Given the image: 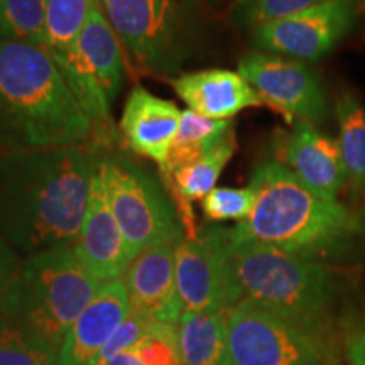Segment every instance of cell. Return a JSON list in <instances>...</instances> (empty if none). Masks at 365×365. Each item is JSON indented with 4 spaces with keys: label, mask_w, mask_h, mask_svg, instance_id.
Returning a JSON list of instances; mask_svg holds the SVG:
<instances>
[{
    "label": "cell",
    "mask_w": 365,
    "mask_h": 365,
    "mask_svg": "<svg viewBox=\"0 0 365 365\" xmlns=\"http://www.w3.org/2000/svg\"><path fill=\"white\" fill-rule=\"evenodd\" d=\"M97 159L85 148L0 156V235L17 254L73 247L90 203Z\"/></svg>",
    "instance_id": "obj_1"
},
{
    "label": "cell",
    "mask_w": 365,
    "mask_h": 365,
    "mask_svg": "<svg viewBox=\"0 0 365 365\" xmlns=\"http://www.w3.org/2000/svg\"><path fill=\"white\" fill-rule=\"evenodd\" d=\"M90 140V120L48 49L0 39V156Z\"/></svg>",
    "instance_id": "obj_2"
},
{
    "label": "cell",
    "mask_w": 365,
    "mask_h": 365,
    "mask_svg": "<svg viewBox=\"0 0 365 365\" xmlns=\"http://www.w3.org/2000/svg\"><path fill=\"white\" fill-rule=\"evenodd\" d=\"M255 191L250 215L228 228L234 240L257 242L317 259L349 244L359 217L335 196L309 188L279 161H266L249 182Z\"/></svg>",
    "instance_id": "obj_3"
},
{
    "label": "cell",
    "mask_w": 365,
    "mask_h": 365,
    "mask_svg": "<svg viewBox=\"0 0 365 365\" xmlns=\"http://www.w3.org/2000/svg\"><path fill=\"white\" fill-rule=\"evenodd\" d=\"M227 255L239 303L249 301L299 325L319 328L336 291L335 277L323 264L271 245L234 240L228 228Z\"/></svg>",
    "instance_id": "obj_4"
},
{
    "label": "cell",
    "mask_w": 365,
    "mask_h": 365,
    "mask_svg": "<svg viewBox=\"0 0 365 365\" xmlns=\"http://www.w3.org/2000/svg\"><path fill=\"white\" fill-rule=\"evenodd\" d=\"M103 284L90 276L73 247H54L21 262L2 312L53 349H61L68 330Z\"/></svg>",
    "instance_id": "obj_5"
},
{
    "label": "cell",
    "mask_w": 365,
    "mask_h": 365,
    "mask_svg": "<svg viewBox=\"0 0 365 365\" xmlns=\"http://www.w3.org/2000/svg\"><path fill=\"white\" fill-rule=\"evenodd\" d=\"M132 70L178 76L202 33L200 0H100Z\"/></svg>",
    "instance_id": "obj_6"
},
{
    "label": "cell",
    "mask_w": 365,
    "mask_h": 365,
    "mask_svg": "<svg viewBox=\"0 0 365 365\" xmlns=\"http://www.w3.org/2000/svg\"><path fill=\"white\" fill-rule=\"evenodd\" d=\"M93 129V140L115 139L112 103L124 83L125 58L115 31L97 0L70 54L53 58Z\"/></svg>",
    "instance_id": "obj_7"
},
{
    "label": "cell",
    "mask_w": 365,
    "mask_h": 365,
    "mask_svg": "<svg viewBox=\"0 0 365 365\" xmlns=\"http://www.w3.org/2000/svg\"><path fill=\"white\" fill-rule=\"evenodd\" d=\"M97 171L132 257L154 245L182 240L176 205L150 173L124 158L103 156L97 159Z\"/></svg>",
    "instance_id": "obj_8"
},
{
    "label": "cell",
    "mask_w": 365,
    "mask_h": 365,
    "mask_svg": "<svg viewBox=\"0 0 365 365\" xmlns=\"http://www.w3.org/2000/svg\"><path fill=\"white\" fill-rule=\"evenodd\" d=\"M230 365H331L319 328L240 301L227 309Z\"/></svg>",
    "instance_id": "obj_9"
},
{
    "label": "cell",
    "mask_w": 365,
    "mask_h": 365,
    "mask_svg": "<svg viewBox=\"0 0 365 365\" xmlns=\"http://www.w3.org/2000/svg\"><path fill=\"white\" fill-rule=\"evenodd\" d=\"M176 287L182 312H227L239 303L227 255V228L207 227L176 247Z\"/></svg>",
    "instance_id": "obj_10"
},
{
    "label": "cell",
    "mask_w": 365,
    "mask_h": 365,
    "mask_svg": "<svg viewBox=\"0 0 365 365\" xmlns=\"http://www.w3.org/2000/svg\"><path fill=\"white\" fill-rule=\"evenodd\" d=\"M237 71L261 95L266 107L279 112L289 124L304 120L319 125L328 118L325 88L304 61L252 51L240 59Z\"/></svg>",
    "instance_id": "obj_11"
},
{
    "label": "cell",
    "mask_w": 365,
    "mask_h": 365,
    "mask_svg": "<svg viewBox=\"0 0 365 365\" xmlns=\"http://www.w3.org/2000/svg\"><path fill=\"white\" fill-rule=\"evenodd\" d=\"M355 19V0H328L298 16L255 27L250 36L261 51L304 63L318 61L346 38Z\"/></svg>",
    "instance_id": "obj_12"
},
{
    "label": "cell",
    "mask_w": 365,
    "mask_h": 365,
    "mask_svg": "<svg viewBox=\"0 0 365 365\" xmlns=\"http://www.w3.org/2000/svg\"><path fill=\"white\" fill-rule=\"evenodd\" d=\"M73 252L85 271L98 282H113L124 277L134 261L120 227L113 217L102 178L95 168L90 203Z\"/></svg>",
    "instance_id": "obj_13"
},
{
    "label": "cell",
    "mask_w": 365,
    "mask_h": 365,
    "mask_svg": "<svg viewBox=\"0 0 365 365\" xmlns=\"http://www.w3.org/2000/svg\"><path fill=\"white\" fill-rule=\"evenodd\" d=\"M178 244L168 242L144 250L122 277L130 312L153 323L178 327L182 314L175 272Z\"/></svg>",
    "instance_id": "obj_14"
},
{
    "label": "cell",
    "mask_w": 365,
    "mask_h": 365,
    "mask_svg": "<svg viewBox=\"0 0 365 365\" xmlns=\"http://www.w3.org/2000/svg\"><path fill=\"white\" fill-rule=\"evenodd\" d=\"M181 110L170 100L159 98L144 86H134L125 100L118 129L130 150L166 168L180 130Z\"/></svg>",
    "instance_id": "obj_15"
},
{
    "label": "cell",
    "mask_w": 365,
    "mask_h": 365,
    "mask_svg": "<svg viewBox=\"0 0 365 365\" xmlns=\"http://www.w3.org/2000/svg\"><path fill=\"white\" fill-rule=\"evenodd\" d=\"M129 313L130 301L122 279L105 282L68 330L56 365H97L107 341Z\"/></svg>",
    "instance_id": "obj_16"
},
{
    "label": "cell",
    "mask_w": 365,
    "mask_h": 365,
    "mask_svg": "<svg viewBox=\"0 0 365 365\" xmlns=\"http://www.w3.org/2000/svg\"><path fill=\"white\" fill-rule=\"evenodd\" d=\"M281 164L309 188L339 198L346 186V173L339 140L323 134L317 125L294 120L281 139Z\"/></svg>",
    "instance_id": "obj_17"
},
{
    "label": "cell",
    "mask_w": 365,
    "mask_h": 365,
    "mask_svg": "<svg viewBox=\"0 0 365 365\" xmlns=\"http://www.w3.org/2000/svg\"><path fill=\"white\" fill-rule=\"evenodd\" d=\"M173 90L190 110L213 120H230L247 108L264 107V100L239 71L202 70L180 73Z\"/></svg>",
    "instance_id": "obj_18"
},
{
    "label": "cell",
    "mask_w": 365,
    "mask_h": 365,
    "mask_svg": "<svg viewBox=\"0 0 365 365\" xmlns=\"http://www.w3.org/2000/svg\"><path fill=\"white\" fill-rule=\"evenodd\" d=\"M237 149L235 132L232 130L225 139H222L215 148L210 149L203 158L195 161L190 166L181 168L173 175L168 193L175 202L178 213H180L185 237H195L198 228L195 225L193 202L203 200L210 191L217 188L218 178L222 171L230 163Z\"/></svg>",
    "instance_id": "obj_19"
},
{
    "label": "cell",
    "mask_w": 365,
    "mask_h": 365,
    "mask_svg": "<svg viewBox=\"0 0 365 365\" xmlns=\"http://www.w3.org/2000/svg\"><path fill=\"white\" fill-rule=\"evenodd\" d=\"M181 365H230L227 312H182L178 323Z\"/></svg>",
    "instance_id": "obj_20"
},
{
    "label": "cell",
    "mask_w": 365,
    "mask_h": 365,
    "mask_svg": "<svg viewBox=\"0 0 365 365\" xmlns=\"http://www.w3.org/2000/svg\"><path fill=\"white\" fill-rule=\"evenodd\" d=\"M234 130L230 120H213L193 110L181 113L180 130L173 143L170 159L166 168L161 171L163 185L170 188L173 175L181 168L190 166L200 158H203L210 149H213L222 139Z\"/></svg>",
    "instance_id": "obj_21"
},
{
    "label": "cell",
    "mask_w": 365,
    "mask_h": 365,
    "mask_svg": "<svg viewBox=\"0 0 365 365\" xmlns=\"http://www.w3.org/2000/svg\"><path fill=\"white\" fill-rule=\"evenodd\" d=\"M339 145L344 158L346 186L365 195V103L354 91H341L335 103Z\"/></svg>",
    "instance_id": "obj_22"
},
{
    "label": "cell",
    "mask_w": 365,
    "mask_h": 365,
    "mask_svg": "<svg viewBox=\"0 0 365 365\" xmlns=\"http://www.w3.org/2000/svg\"><path fill=\"white\" fill-rule=\"evenodd\" d=\"M97 0H48L44 48L53 58L73 51Z\"/></svg>",
    "instance_id": "obj_23"
},
{
    "label": "cell",
    "mask_w": 365,
    "mask_h": 365,
    "mask_svg": "<svg viewBox=\"0 0 365 365\" xmlns=\"http://www.w3.org/2000/svg\"><path fill=\"white\" fill-rule=\"evenodd\" d=\"M58 350L0 313V365H56Z\"/></svg>",
    "instance_id": "obj_24"
},
{
    "label": "cell",
    "mask_w": 365,
    "mask_h": 365,
    "mask_svg": "<svg viewBox=\"0 0 365 365\" xmlns=\"http://www.w3.org/2000/svg\"><path fill=\"white\" fill-rule=\"evenodd\" d=\"M48 0H0V39L44 46Z\"/></svg>",
    "instance_id": "obj_25"
},
{
    "label": "cell",
    "mask_w": 365,
    "mask_h": 365,
    "mask_svg": "<svg viewBox=\"0 0 365 365\" xmlns=\"http://www.w3.org/2000/svg\"><path fill=\"white\" fill-rule=\"evenodd\" d=\"M255 203V191L247 188H215L202 200L203 215L210 222L245 220L252 212Z\"/></svg>",
    "instance_id": "obj_26"
},
{
    "label": "cell",
    "mask_w": 365,
    "mask_h": 365,
    "mask_svg": "<svg viewBox=\"0 0 365 365\" xmlns=\"http://www.w3.org/2000/svg\"><path fill=\"white\" fill-rule=\"evenodd\" d=\"M145 365H181L178 327L150 323L149 330L132 349Z\"/></svg>",
    "instance_id": "obj_27"
},
{
    "label": "cell",
    "mask_w": 365,
    "mask_h": 365,
    "mask_svg": "<svg viewBox=\"0 0 365 365\" xmlns=\"http://www.w3.org/2000/svg\"><path fill=\"white\" fill-rule=\"evenodd\" d=\"M328 0H242L240 19L250 31L309 11Z\"/></svg>",
    "instance_id": "obj_28"
},
{
    "label": "cell",
    "mask_w": 365,
    "mask_h": 365,
    "mask_svg": "<svg viewBox=\"0 0 365 365\" xmlns=\"http://www.w3.org/2000/svg\"><path fill=\"white\" fill-rule=\"evenodd\" d=\"M150 323L153 322H149V319H145L143 317H139V314L130 312L129 317L120 323V327L117 328L115 333L110 336V340L107 341L100 360H105L120 352H125V350L134 349L137 341L148 333Z\"/></svg>",
    "instance_id": "obj_29"
},
{
    "label": "cell",
    "mask_w": 365,
    "mask_h": 365,
    "mask_svg": "<svg viewBox=\"0 0 365 365\" xmlns=\"http://www.w3.org/2000/svg\"><path fill=\"white\" fill-rule=\"evenodd\" d=\"M21 262L22 261L17 257L16 250L0 235V312H2L9 289H11L12 282L19 272Z\"/></svg>",
    "instance_id": "obj_30"
},
{
    "label": "cell",
    "mask_w": 365,
    "mask_h": 365,
    "mask_svg": "<svg viewBox=\"0 0 365 365\" xmlns=\"http://www.w3.org/2000/svg\"><path fill=\"white\" fill-rule=\"evenodd\" d=\"M350 365H365V327L349 344Z\"/></svg>",
    "instance_id": "obj_31"
},
{
    "label": "cell",
    "mask_w": 365,
    "mask_h": 365,
    "mask_svg": "<svg viewBox=\"0 0 365 365\" xmlns=\"http://www.w3.org/2000/svg\"><path fill=\"white\" fill-rule=\"evenodd\" d=\"M97 365H145V364L137 357L132 350H125V352L113 355V357L100 360Z\"/></svg>",
    "instance_id": "obj_32"
}]
</instances>
